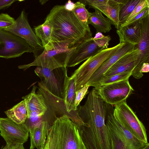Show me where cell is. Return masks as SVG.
<instances>
[{
	"instance_id": "37",
	"label": "cell",
	"mask_w": 149,
	"mask_h": 149,
	"mask_svg": "<svg viewBox=\"0 0 149 149\" xmlns=\"http://www.w3.org/2000/svg\"><path fill=\"white\" fill-rule=\"evenodd\" d=\"M149 71V63H145L143 64L141 69V72L142 73L148 72Z\"/></svg>"
},
{
	"instance_id": "26",
	"label": "cell",
	"mask_w": 149,
	"mask_h": 149,
	"mask_svg": "<svg viewBox=\"0 0 149 149\" xmlns=\"http://www.w3.org/2000/svg\"><path fill=\"white\" fill-rule=\"evenodd\" d=\"M73 12L83 25L86 27L90 28L88 24L89 12L86 8L85 5L79 1L77 2L74 3Z\"/></svg>"
},
{
	"instance_id": "20",
	"label": "cell",
	"mask_w": 149,
	"mask_h": 149,
	"mask_svg": "<svg viewBox=\"0 0 149 149\" xmlns=\"http://www.w3.org/2000/svg\"><path fill=\"white\" fill-rule=\"evenodd\" d=\"M94 9V12H89L88 24H90L95 27L96 30V33L109 32L112 29L110 20L104 17L102 13L98 9Z\"/></svg>"
},
{
	"instance_id": "40",
	"label": "cell",
	"mask_w": 149,
	"mask_h": 149,
	"mask_svg": "<svg viewBox=\"0 0 149 149\" xmlns=\"http://www.w3.org/2000/svg\"><path fill=\"white\" fill-rule=\"evenodd\" d=\"M47 1H48L47 0H41V1H40V3L42 5L44 4L46 2H47Z\"/></svg>"
},
{
	"instance_id": "24",
	"label": "cell",
	"mask_w": 149,
	"mask_h": 149,
	"mask_svg": "<svg viewBox=\"0 0 149 149\" xmlns=\"http://www.w3.org/2000/svg\"><path fill=\"white\" fill-rule=\"evenodd\" d=\"M35 33L40 40L44 48L51 43L52 26L47 20H45L42 24L34 27Z\"/></svg>"
},
{
	"instance_id": "21",
	"label": "cell",
	"mask_w": 149,
	"mask_h": 149,
	"mask_svg": "<svg viewBox=\"0 0 149 149\" xmlns=\"http://www.w3.org/2000/svg\"><path fill=\"white\" fill-rule=\"evenodd\" d=\"M51 126L44 123L40 127L34 130L30 135V148L43 149L45 144L48 131Z\"/></svg>"
},
{
	"instance_id": "1",
	"label": "cell",
	"mask_w": 149,
	"mask_h": 149,
	"mask_svg": "<svg viewBox=\"0 0 149 149\" xmlns=\"http://www.w3.org/2000/svg\"><path fill=\"white\" fill-rule=\"evenodd\" d=\"M107 104L96 91L89 93L84 104L78 108L84 125L78 126L86 149H110L109 133L105 123Z\"/></svg>"
},
{
	"instance_id": "28",
	"label": "cell",
	"mask_w": 149,
	"mask_h": 149,
	"mask_svg": "<svg viewBox=\"0 0 149 149\" xmlns=\"http://www.w3.org/2000/svg\"><path fill=\"white\" fill-rule=\"evenodd\" d=\"M92 39L99 47L106 49L108 48L111 38L109 35L105 36L102 33L97 32Z\"/></svg>"
},
{
	"instance_id": "5",
	"label": "cell",
	"mask_w": 149,
	"mask_h": 149,
	"mask_svg": "<svg viewBox=\"0 0 149 149\" xmlns=\"http://www.w3.org/2000/svg\"><path fill=\"white\" fill-rule=\"evenodd\" d=\"M125 43H119L112 47L101 49L87 59L75 70L70 77L75 79L76 91L86 85L92 76L103 63Z\"/></svg>"
},
{
	"instance_id": "29",
	"label": "cell",
	"mask_w": 149,
	"mask_h": 149,
	"mask_svg": "<svg viewBox=\"0 0 149 149\" xmlns=\"http://www.w3.org/2000/svg\"><path fill=\"white\" fill-rule=\"evenodd\" d=\"M149 15V7L144 8L139 13L136 15L129 21L125 22L120 25V27H123L139 21L141 19L146 17Z\"/></svg>"
},
{
	"instance_id": "12",
	"label": "cell",
	"mask_w": 149,
	"mask_h": 149,
	"mask_svg": "<svg viewBox=\"0 0 149 149\" xmlns=\"http://www.w3.org/2000/svg\"><path fill=\"white\" fill-rule=\"evenodd\" d=\"M29 133L24 123L18 124L8 118H0V134L6 144H24L28 140Z\"/></svg>"
},
{
	"instance_id": "23",
	"label": "cell",
	"mask_w": 149,
	"mask_h": 149,
	"mask_svg": "<svg viewBox=\"0 0 149 149\" xmlns=\"http://www.w3.org/2000/svg\"><path fill=\"white\" fill-rule=\"evenodd\" d=\"M122 5L114 6L108 3L100 5L94 6L90 8L97 9L105 15L111 20V24L117 29H119L120 24L119 21V14Z\"/></svg>"
},
{
	"instance_id": "17",
	"label": "cell",
	"mask_w": 149,
	"mask_h": 149,
	"mask_svg": "<svg viewBox=\"0 0 149 149\" xmlns=\"http://www.w3.org/2000/svg\"><path fill=\"white\" fill-rule=\"evenodd\" d=\"M36 86H34L31 92L22 98L26 102L28 111L27 116L31 112L34 111L43 116L48 109L44 97L38 91L36 93Z\"/></svg>"
},
{
	"instance_id": "25",
	"label": "cell",
	"mask_w": 149,
	"mask_h": 149,
	"mask_svg": "<svg viewBox=\"0 0 149 149\" xmlns=\"http://www.w3.org/2000/svg\"><path fill=\"white\" fill-rule=\"evenodd\" d=\"M141 0H128L120 9L119 21L120 25L125 22Z\"/></svg>"
},
{
	"instance_id": "8",
	"label": "cell",
	"mask_w": 149,
	"mask_h": 149,
	"mask_svg": "<svg viewBox=\"0 0 149 149\" xmlns=\"http://www.w3.org/2000/svg\"><path fill=\"white\" fill-rule=\"evenodd\" d=\"M67 68L61 67L50 70L45 68L37 66L34 72L40 79V82L51 93L63 99Z\"/></svg>"
},
{
	"instance_id": "22",
	"label": "cell",
	"mask_w": 149,
	"mask_h": 149,
	"mask_svg": "<svg viewBox=\"0 0 149 149\" xmlns=\"http://www.w3.org/2000/svg\"><path fill=\"white\" fill-rule=\"evenodd\" d=\"M7 118L18 124L24 123L26 119L28 111L26 102L23 100L11 108L5 111Z\"/></svg>"
},
{
	"instance_id": "33",
	"label": "cell",
	"mask_w": 149,
	"mask_h": 149,
	"mask_svg": "<svg viewBox=\"0 0 149 149\" xmlns=\"http://www.w3.org/2000/svg\"><path fill=\"white\" fill-rule=\"evenodd\" d=\"M109 0H80L79 1L84 5H88L89 8L94 6L108 4Z\"/></svg>"
},
{
	"instance_id": "6",
	"label": "cell",
	"mask_w": 149,
	"mask_h": 149,
	"mask_svg": "<svg viewBox=\"0 0 149 149\" xmlns=\"http://www.w3.org/2000/svg\"><path fill=\"white\" fill-rule=\"evenodd\" d=\"M76 47L69 49L53 46L45 47L42 52L35 57L34 61L27 64L18 66L24 70L32 66L44 67L52 70L61 67H66L69 58Z\"/></svg>"
},
{
	"instance_id": "34",
	"label": "cell",
	"mask_w": 149,
	"mask_h": 149,
	"mask_svg": "<svg viewBox=\"0 0 149 149\" xmlns=\"http://www.w3.org/2000/svg\"><path fill=\"white\" fill-rule=\"evenodd\" d=\"M17 1L16 0H0V10L7 8Z\"/></svg>"
},
{
	"instance_id": "3",
	"label": "cell",
	"mask_w": 149,
	"mask_h": 149,
	"mask_svg": "<svg viewBox=\"0 0 149 149\" xmlns=\"http://www.w3.org/2000/svg\"><path fill=\"white\" fill-rule=\"evenodd\" d=\"M43 149H86L77 125L66 115L58 117L48 131Z\"/></svg>"
},
{
	"instance_id": "15",
	"label": "cell",
	"mask_w": 149,
	"mask_h": 149,
	"mask_svg": "<svg viewBox=\"0 0 149 149\" xmlns=\"http://www.w3.org/2000/svg\"><path fill=\"white\" fill-rule=\"evenodd\" d=\"M92 38L76 47L69 58L67 67H74L101 49H105L99 47L93 41Z\"/></svg>"
},
{
	"instance_id": "30",
	"label": "cell",
	"mask_w": 149,
	"mask_h": 149,
	"mask_svg": "<svg viewBox=\"0 0 149 149\" xmlns=\"http://www.w3.org/2000/svg\"><path fill=\"white\" fill-rule=\"evenodd\" d=\"M15 19L6 13H0V29L4 30L11 26Z\"/></svg>"
},
{
	"instance_id": "41",
	"label": "cell",
	"mask_w": 149,
	"mask_h": 149,
	"mask_svg": "<svg viewBox=\"0 0 149 149\" xmlns=\"http://www.w3.org/2000/svg\"><path fill=\"white\" fill-rule=\"evenodd\" d=\"M142 149H149V143H148L147 145Z\"/></svg>"
},
{
	"instance_id": "13",
	"label": "cell",
	"mask_w": 149,
	"mask_h": 149,
	"mask_svg": "<svg viewBox=\"0 0 149 149\" xmlns=\"http://www.w3.org/2000/svg\"><path fill=\"white\" fill-rule=\"evenodd\" d=\"M140 21L141 24V38L139 43L135 46L138 49V54L131 75L137 79L143 76L141 70L143 63L149 62V15Z\"/></svg>"
},
{
	"instance_id": "32",
	"label": "cell",
	"mask_w": 149,
	"mask_h": 149,
	"mask_svg": "<svg viewBox=\"0 0 149 149\" xmlns=\"http://www.w3.org/2000/svg\"><path fill=\"white\" fill-rule=\"evenodd\" d=\"M89 87L90 86L89 85L86 84L81 89L76 91L74 101V105L76 109H77V107L80 103L88 93V89Z\"/></svg>"
},
{
	"instance_id": "16",
	"label": "cell",
	"mask_w": 149,
	"mask_h": 149,
	"mask_svg": "<svg viewBox=\"0 0 149 149\" xmlns=\"http://www.w3.org/2000/svg\"><path fill=\"white\" fill-rule=\"evenodd\" d=\"M138 54V49L135 47L134 49L124 55L112 66L103 74L101 79L125 72H132Z\"/></svg>"
},
{
	"instance_id": "7",
	"label": "cell",
	"mask_w": 149,
	"mask_h": 149,
	"mask_svg": "<svg viewBox=\"0 0 149 149\" xmlns=\"http://www.w3.org/2000/svg\"><path fill=\"white\" fill-rule=\"evenodd\" d=\"M114 106L113 115L115 119L136 138L148 143L145 127L127 105L126 101H124Z\"/></svg>"
},
{
	"instance_id": "39",
	"label": "cell",
	"mask_w": 149,
	"mask_h": 149,
	"mask_svg": "<svg viewBox=\"0 0 149 149\" xmlns=\"http://www.w3.org/2000/svg\"><path fill=\"white\" fill-rule=\"evenodd\" d=\"M12 145H10L6 144V145L2 147L1 149H12Z\"/></svg>"
},
{
	"instance_id": "2",
	"label": "cell",
	"mask_w": 149,
	"mask_h": 149,
	"mask_svg": "<svg viewBox=\"0 0 149 149\" xmlns=\"http://www.w3.org/2000/svg\"><path fill=\"white\" fill-rule=\"evenodd\" d=\"M45 20L52 27L51 45L72 49L93 37L90 29L82 24L73 11L66 10L64 5L53 7Z\"/></svg>"
},
{
	"instance_id": "27",
	"label": "cell",
	"mask_w": 149,
	"mask_h": 149,
	"mask_svg": "<svg viewBox=\"0 0 149 149\" xmlns=\"http://www.w3.org/2000/svg\"><path fill=\"white\" fill-rule=\"evenodd\" d=\"M132 72H125L102 79L99 81L98 86L96 88L100 85L110 84L128 79L131 76Z\"/></svg>"
},
{
	"instance_id": "35",
	"label": "cell",
	"mask_w": 149,
	"mask_h": 149,
	"mask_svg": "<svg viewBox=\"0 0 149 149\" xmlns=\"http://www.w3.org/2000/svg\"><path fill=\"white\" fill-rule=\"evenodd\" d=\"M128 0H109L108 4L112 6L118 5H123L127 2Z\"/></svg>"
},
{
	"instance_id": "19",
	"label": "cell",
	"mask_w": 149,
	"mask_h": 149,
	"mask_svg": "<svg viewBox=\"0 0 149 149\" xmlns=\"http://www.w3.org/2000/svg\"><path fill=\"white\" fill-rule=\"evenodd\" d=\"M76 91L75 79L74 78H70L67 73L65 78L63 100L67 110L70 113H78V108L76 109L74 105Z\"/></svg>"
},
{
	"instance_id": "4",
	"label": "cell",
	"mask_w": 149,
	"mask_h": 149,
	"mask_svg": "<svg viewBox=\"0 0 149 149\" xmlns=\"http://www.w3.org/2000/svg\"><path fill=\"white\" fill-rule=\"evenodd\" d=\"M113 108L107 104L106 124L109 133L110 149H142L148 143L138 139L115 119Z\"/></svg>"
},
{
	"instance_id": "38",
	"label": "cell",
	"mask_w": 149,
	"mask_h": 149,
	"mask_svg": "<svg viewBox=\"0 0 149 149\" xmlns=\"http://www.w3.org/2000/svg\"><path fill=\"white\" fill-rule=\"evenodd\" d=\"M12 149H25L23 144H15L12 145Z\"/></svg>"
},
{
	"instance_id": "14",
	"label": "cell",
	"mask_w": 149,
	"mask_h": 149,
	"mask_svg": "<svg viewBox=\"0 0 149 149\" xmlns=\"http://www.w3.org/2000/svg\"><path fill=\"white\" fill-rule=\"evenodd\" d=\"M135 45L129 42H125L103 63L92 76L86 84L96 88L103 74L121 58L134 49Z\"/></svg>"
},
{
	"instance_id": "18",
	"label": "cell",
	"mask_w": 149,
	"mask_h": 149,
	"mask_svg": "<svg viewBox=\"0 0 149 149\" xmlns=\"http://www.w3.org/2000/svg\"><path fill=\"white\" fill-rule=\"evenodd\" d=\"M120 43L129 42L136 45L140 39L141 24L140 20L133 24L120 27L116 31Z\"/></svg>"
},
{
	"instance_id": "31",
	"label": "cell",
	"mask_w": 149,
	"mask_h": 149,
	"mask_svg": "<svg viewBox=\"0 0 149 149\" xmlns=\"http://www.w3.org/2000/svg\"><path fill=\"white\" fill-rule=\"evenodd\" d=\"M146 7H149V0H141L125 22L129 21Z\"/></svg>"
},
{
	"instance_id": "36",
	"label": "cell",
	"mask_w": 149,
	"mask_h": 149,
	"mask_svg": "<svg viewBox=\"0 0 149 149\" xmlns=\"http://www.w3.org/2000/svg\"><path fill=\"white\" fill-rule=\"evenodd\" d=\"M65 8L69 11H73L74 6V3L71 1H68L64 5Z\"/></svg>"
},
{
	"instance_id": "10",
	"label": "cell",
	"mask_w": 149,
	"mask_h": 149,
	"mask_svg": "<svg viewBox=\"0 0 149 149\" xmlns=\"http://www.w3.org/2000/svg\"><path fill=\"white\" fill-rule=\"evenodd\" d=\"M4 30L25 40L34 50L35 57L38 55V51L44 49L40 40L36 36L29 24L27 14L24 9L14 23Z\"/></svg>"
},
{
	"instance_id": "9",
	"label": "cell",
	"mask_w": 149,
	"mask_h": 149,
	"mask_svg": "<svg viewBox=\"0 0 149 149\" xmlns=\"http://www.w3.org/2000/svg\"><path fill=\"white\" fill-rule=\"evenodd\" d=\"M34 50L22 39L3 29H0V58L9 59L21 56Z\"/></svg>"
},
{
	"instance_id": "11",
	"label": "cell",
	"mask_w": 149,
	"mask_h": 149,
	"mask_svg": "<svg viewBox=\"0 0 149 149\" xmlns=\"http://www.w3.org/2000/svg\"><path fill=\"white\" fill-rule=\"evenodd\" d=\"M95 89L103 100L106 103L112 105L126 100L134 91L130 84L129 79L100 85Z\"/></svg>"
}]
</instances>
